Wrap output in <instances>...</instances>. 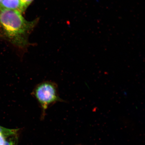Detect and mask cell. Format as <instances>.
Here are the masks:
<instances>
[{"label":"cell","instance_id":"5","mask_svg":"<svg viewBox=\"0 0 145 145\" xmlns=\"http://www.w3.org/2000/svg\"><path fill=\"white\" fill-rule=\"evenodd\" d=\"M33 0H20L23 8L25 10L27 7L32 2Z\"/></svg>","mask_w":145,"mask_h":145},{"label":"cell","instance_id":"8","mask_svg":"<svg viewBox=\"0 0 145 145\" xmlns=\"http://www.w3.org/2000/svg\"><path fill=\"white\" fill-rule=\"evenodd\" d=\"M3 0H0V5H1V3L2 2V1Z\"/></svg>","mask_w":145,"mask_h":145},{"label":"cell","instance_id":"2","mask_svg":"<svg viewBox=\"0 0 145 145\" xmlns=\"http://www.w3.org/2000/svg\"><path fill=\"white\" fill-rule=\"evenodd\" d=\"M41 110V117L43 118L48 108L57 103L65 102L60 97L58 86L54 82L44 81L34 87L31 93Z\"/></svg>","mask_w":145,"mask_h":145},{"label":"cell","instance_id":"4","mask_svg":"<svg viewBox=\"0 0 145 145\" xmlns=\"http://www.w3.org/2000/svg\"><path fill=\"white\" fill-rule=\"evenodd\" d=\"M18 130L10 129L0 126V134L7 137L16 135Z\"/></svg>","mask_w":145,"mask_h":145},{"label":"cell","instance_id":"1","mask_svg":"<svg viewBox=\"0 0 145 145\" xmlns=\"http://www.w3.org/2000/svg\"><path fill=\"white\" fill-rule=\"evenodd\" d=\"M0 24L8 37L19 44L26 43L27 36L34 24L27 21L17 10L0 9Z\"/></svg>","mask_w":145,"mask_h":145},{"label":"cell","instance_id":"3","mask_svg":"<svg viewBox=\"0 0 145 145\" xmlns=\"http://www.w3.org/2000/svg\"><path fill=\"white\" fill-rule=\"evenodd\" d=\"M18 11L20 12L24 10L20 0H3L0 5V9Z\"/></svg>","mask_w":145,"mask_h":145},{"label":"cell","instance_id":"7","mask_svg":"<svg viewBox=\"0 0 145 145\" xmlns=\"http://www.w3.org/2000/svg\"><path fill=\"white\" fill-rule=\"evenodd\" d=\"M15 142V141L10 139L8 140H6L5 145H16Z\"/></svg>","mask_w":145,"mask_h":145},{"label":"cell","instance_id":"6","mask_svg":"<svg viewBox=\"0 0 145 145\" xmlns=\"http://www.w3.org/2000/svg\"><path fill=\"white\" fill-rule=\"evenodd\" d=\"M6 140V137L0 134V145H5Z\"/></svg>","mask_w":145,"mask_h":145}]
</instances>
